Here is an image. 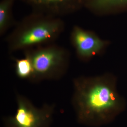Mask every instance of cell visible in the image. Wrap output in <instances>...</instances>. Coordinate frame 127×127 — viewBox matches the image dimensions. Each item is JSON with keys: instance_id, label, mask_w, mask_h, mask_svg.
I'll return each instance as SVG.
<instances>
[{"instance_id": "cell-1", "label": "cell", "mask_w": 127, "mask_h": 127, "mask_svg": "<svg viewBox=\"0 0 127 127\" xmlns=\"http://www.w3.org/2000/svg\"><path fill=\"white\" fill-rule=\"evenodd\" d=\"M74 85L73 103L81 123L94 126L106 124L125 108V101L112 78H79L75 79Z\"/></svg>"}, {"instance_id": "cell-2", "label": "cell", "mask_w": 127, "mask_h": 127, "mask_svg": "<svg viewBox=\"0 0 127 127\" xmlns=\"http://www.w3.org/2000/svg\"><path fill=\"white\" fill-rule=\"evenodd\" d=\"M17 108L14 116L5 120L6 127H48L52 121L54 106L45 104L41 108L34 106L23 96H17Z\"/></svg>"}, {"instance_id": "cell-3", "label": "cell", "mask_w": 127, "mask_h": 127, "mask_svg": "<svg viewBox=\"0 0 127 127\" xmlns=\"http://www.w3.org/2000/svg\"><path fill=\"white\" fill-rule=\"evenodd\" d=\"M30 57L34 70L32 82L58 77V71L64 62L61 52L52 49L42 50Z\"/></svg>"}, {"instance_id": "cell-4", "label": "cell", "mask_w": 127, "mask_h": 127, "mask_svg": "<svg viewBox=\"0 0 127 127\" xmlns=\"http://www.w3.org/2000/svg\"><path fill=\"white\" fill-rule=\"evenodd\" d=\"M74 38L78 53L84 57L92 56L98 52L104 45L97 37L81 29L75 31Z\"/></svg>"}, {"instance_id": "cell-5", "label": "cell", "mask_w": 127, "mask_h": 127, "mask_svg": "<svg viewBox=\"0 0 127 127\" xmlns=\"http://www.w3.org/2000/svg\"><path fill=\"white\" fill-rule=\"evenodd\" d=\"M56 25L43 23L37 25L23 34L20 40L22 45H31L50 38L56 30Z\"/></svg>"}, {"instance_id": "cell-6", "label": "cell", "mask_w": 127, "mask_h": 127, "mask_svg": "<svg viewBox=\"0 0 127 127\" xmlns=\"http://www.w3.org/2000/svg\"><path fill=\"white\" fill-rule=\"evenodd\" d=\"M16 73L22 79H28L32 81L34 76V70L30 57L17 60Z\"/></svg>"}, {"instance_id": "cell-7", "label": "cell", "mask_w": 127, "mask_h": 127, "mask_svg": "<svg viewBox=\"0 0 127 127\" xmlns=\"http://www.w3.org/2000/svg\"><path fill=\"white\" fill-rule=\"evenodd\" d=\"M94 2L100 7L116 5L127 9V0H95Z\"/></svg>"}, {"instance_id": "cell-8", "label": "cell", "mask_w": 127, "mask_h": 127, "mask_svg": "<svg viewBox=\"0 0 127 127\" xmlns=\"http://www.w3.org/2000/svg\"><path fill=\"white\" fill-rule=\"evenodd\" d=\"M8 4L6 2L1 4L0 6V28L4 26L7 16Z\"/></svg>"}, {"instance_id": "cell-9", "label": "cell", "mask_w": 127, "mask_h": 127, "mask_svg": "<svg viewBox=\"0 0 127 127\" xmlns=\"http://www.w3.org/2000/svg\"><path fill=\"white\" fill-rule=\"evenodd\" d=\"M37 1L40 3H46V4H50V3H56L61 2L64 0H36Z\"/></svg>"}]
</instances>
